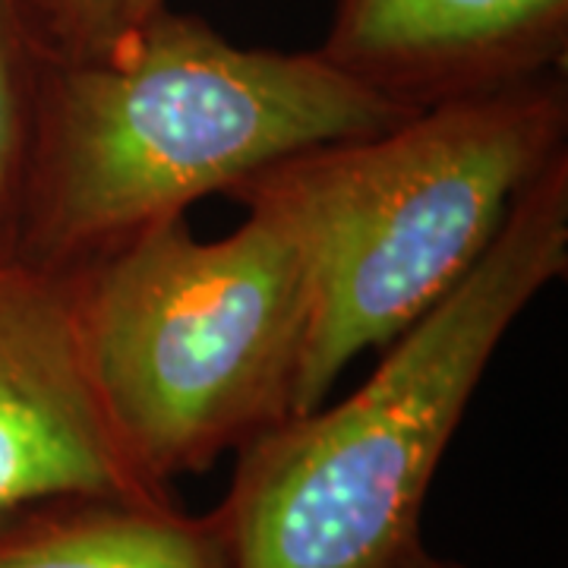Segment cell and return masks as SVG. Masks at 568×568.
Segmentation results:
<instances>
[{
    "mask_svg": "<svg viewBox=\"0 0 568 568\" xmlns=\"http://www.w3.org/2000/svg\"><path fill=\"white\" fill-rule=\"evenodd\" d=\"M405 118L320 51L244 48L168 7L108 54H48L13 256L73 275L203 196Z\"/></svg>",
    "mask_w": 568,
    "mask_h": 568,
    "instance_id": "obj_1",
    "label": "cell"
},
{
    "mask_svg": "<svg viewBox=\"0 0 568 568\" xmlns=\"http://www.w3.org/2000/svg\"><path fill=\"white\" fill-rule=\"evenodd\" d=\"M568 272V152L521 190L496 241L386 345L345 402L291 414L244 448L215 506L227 568H407L420 518L493 354Z\"/></svg>",
    "mask_w": 568,
    "mask_h": 568,
    "instance_id": "obj_2",
    "label": "cell"
},
{
    "mask_svg": "<svg viewBox=\"0 0 568 568\" xmlns=\"http://www.w3.org/2000/svg\"><path fill=\"white\" fill-rule=\"evenodd\" d=\"M568 152L566 73L414 111L361 140L325 142L250 178L304 237L310 320L294 414L345 366L392 345L465 278L521 190Z\"/></svg>",
    "mask_w": 568,
    "mask_h": 568,
    "instance_id": "obj_3",
    "label": "cell"
},
{
    "mask_svg": "<svg viewBox=\"0 0 568 568\" xmlns=\"http://www.w3.org/2000/svg\"><path fill=\"white\" fill-rule=\"evenodd\" d=\"M246 219L200 241L174 215L70 275L85 364L133 462L168 487L294 414L310 265L291 209L260 181Z\"/></svg>",
    "mask_w": 568,
    "mask_h": 568,
    "instance_id": "obj_4",
    "label": "cell"
},
{
    "mask_svg": "<svg viewBox=\"0 0 568 568\" xmlns=\"http://www.w3.org/2000/svg\"><path fill=\"white\" fill-rule=\"evenodd\" d=\"M67 493L171 499L104 410L70 275L0 256V515Z\"/></svg>",
    "mask_w": 568,
    "mask_h": 568,
    "instance_id": "obj_5",
    "label": "cell"
},
{
    "mask_svg": "<svg viewBox=\"0 0 568 568\" xmlns=\"http://www.w3.org/2000/svg\"><path fill=\"white\" fill-rule=\"evenodd\" d=\"M316 51L414 114L566 73L568 0H335Z\"/></svg>",
    "mask_w": 568,
    "mask_h": 568,
    "instance_id": "obj_6",
    "label": "cell"
},
{
    "mask_svg": "<svg viewBox=\"0 0 568 568\" xmlns=\"http://www.w3.org/2000/svg\"><path fill=\"white\" fill-rule=\"evenodd\" d=\"M0 568H227L215 508L67 493L0 515Z\"/></svg>",
    "mask_w": 568,
    "mask_h": 568,
    "instance_id": "obj_7",
    "label": "cell"
},
{
    "mask_svg": "<svg viewBox=\"0 0 568 568\" xmlns=\"http://www.w3.org/2000/svg\"><path fill=\"white\" fill-rule=\"evenodd\" d=\"M48 54L39 0H0V256H13Z\"/></svg>",
    "mask_w": 568,
    "mask_h": 568,
    "instance_id": "obj_8",
    "label": "cell"
},
{
    "mask_svg": "<svg viewBox=\"0 0 568 568\" xmlns=\"http://www.w3.org/2000/svg\"><path fill=\"white\" fill-rule=\"evenodd\" d=\"M39 7L58 58H99L168 10L171 0H39Z\"/></svg>",
    "mask_w": 568,
    "mask_h": 568,
    "instance_id": "obj_9",
    "label": "cell"
},
{
    "mask_svg": "<svg viewBox=\"0 0 568 568\" xmlns=\"http://www.w3.org/2000/svg\"><path fill=\"white\" fill-rule=\"evenodd\" d=\"M407 568H465L462 562H448V559H439V556H433L429 549H424L414 562Z\"/></svg>",
    "mask_w": 568,
    "mask_h": 568,
    "instance_id": "obj_10",
    "label": "cell"
}]
</instances>
